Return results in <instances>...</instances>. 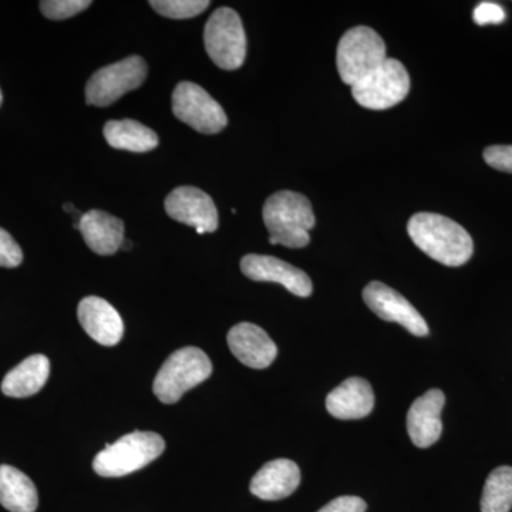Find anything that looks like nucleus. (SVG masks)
<instances>
[{
    "instance_id": "obj_1",
    "label": "nucleus",
    "mask_w": 512,
    "mask_h": 512,
    "mask_svg": "<svg viewBox=\"0 0 512 512\" xmlns=\"http://www.w3.org/2000/svg\"><path fill=\"white\" fill-rule=\"evenodd\" d=\"M407 231L416 247L440 264L461 266L473 256V238L444 215L420 212L410 218Z\"/></svg>"
},
{
    "instance_id": "obj_2",
    "label": "nucleus",
    "mask_w": 512,
    "mask_h": 512,
    "mask_svg": "<svg viewBox=\"0 0 512 512\" xmlns=\"http://www.w3.org/2000/svg\"><path fill=\"white\" fill-rule=\"evenodd\" d=\"M262 217L272 245L303 248L311 242L309 231L315 227L312 205L305 195L279 191L266 200Z\"/></svg>"
},
{
    "instance_id": "obj_3",
    "label": "nucleus",
    "mask_w": 512,
    "mask_h": 512,
    "mask_svg": "<svg viewBox=\"0 0 512 512\" xmlns=\"http://www.w3.org/2000/svg\"><path fill=\"white\" fill-rule=\"evenodd\" d=\"M165 441L153 431H134L97 454L93 468L100 477H124L153 463L163 454Z\"/></svg>"
},
{
    "instance_id": "obj_4",
    "label": "nucleus",
    "mask_w": 512,
    "mask_h": 512,
    "mask_svg": "<svg viewBox=\"0 0 512 512\" xmlns=\"http://www.w3.org/2000/svg\"><path fill=\"white\" fill-rule=\"evenodd\" d=\"M212 363L198 348L178 349L165 360L154 380V394L164 404L177 403L185 392L208 379Z\"/></svg>"
},
{
    "instance_id": "obj_5",
    "label": "nucleus",
    "mask_w": 512,
    "mask_h": 512,
    "mask_svg": "<svg viewBox=\"0 0 512 512\" xmlns=\"http://www.w3.org/2000/svg\"><path fill=\"white\" fill-rule=\"evenodd\" d=\"M386 59L384 40L367 26L349 29L340 39L336 53L340 79L349 86L372 73Z\"/></svg>"
},
{
    "instance_id": "obj_6",
    "label": "nucleus",
    "mask_w": 512,
    "mask_h": 512,
    "mask_svg": "<svg viewBox=\"0 0 512 512\" xmlns=\"http://www.w3.org/2000/svg\"><path fill=\"white\" fill-rule=\"evenodd\" d=\"M204 43L212 62L224 70H237L247 57V36L237 12L220 8L204 29Z\"/></svg>"
},
{
    "instance_id": "obj_7",
    "label": "nucleus",
    "mask_w": 512,
    "mask_h": 512,
    "mask_svg": "<svg viewBox=\"0 0 512 512\" xmlns=\"http://www.w3.org/2000/svg\"><path fill=\"white\" fill-rule=\"evenodd\" d=\"M410 76L399 60H386L352 86L353 99L369 110H387L406 99Z\"/></svg>"
},
{
    "instance_id": "obj_8",
    "label": "nucleus",
    "mask_w": 512,
    "mask_h": 512,
    "mask_svg": "<svg viewBox=\"0 0 512 512\" xmlns=\"http://www.w3.org/2000/svg\"><path fill=\"white\" fill-rule=\"evenodd\" d=\"M143 57L130 56L97 70L86 86V103L94 107H109L128 92L138 89L147 77Z\"/></svg>"
},
{
    "instance_id": "obj_9",
    "label": "nucleus",
    "mask_w": 512,
    "mask_h": 512,
    "mask_svg": "<svg viewBox=\"0 0 512 512\" xmlns=\"http://www.w3.org/2000/svg\"><path fill=\"white\" fill-rule=\"evenodd\" d=\"M173 113L178 120L202 134L221 133L228 124L221 104L207 90L191 82H181L175 87Z\"/></svg>"
},
{
    "instance_id": "obj_10",
    "label": "nucleus",
    "mask_w": 512,
    "mask_h": 512,
    "mask_svg": "<svg viewBox=\"0 0 512 512\" xmlns=\"http://www.w3.org/2000/svg\"><path fill=\"white\" fill-rule=\"evenodd\" d=\"M363 299L380 319L399 323L404 329L419 338L429 335V325L423 316L412 303L390 286L384 285L382 282H370L363 289Z\"/></svg>"
},
{
    "instance_id": "obj_11",
    "label": "nucleus",
    "mask_w": 512,
    "mask_h": 512,
    "mask_svg": "<svg viewBox=\"0 0 512 512\" xmlns=\"http://www.w3.org/2000/svg\"><path fill=\"white\" fill-rule=\"evenodd\" d=\"M168 217L190 225L198 234L218 229V210L207 192L197 187H178L165 198Z\"/></svg>"
},
{
    "instance_id": "obj_12",
    "label": "nucleus",
    "mask_w": 512,
    "mask_h": 512,
    "mask_svg": "<svg viewBox=\"0 0 512 512\" xmlns=\"http://www.w3.org/2000/svg\"><path fill=\"white\" fill-rule=\"evenodd\" d=\"M242 274L256 282H275L293 295L308 298L312 295V281L305 272L288 262L269 255H245L241 261Z\"/></svg>"
},
{
    "instance_id": "obj_13",
    "label": "nucleus",
    "mask_w": 512,
    "mask_h": 512,
    "mask_svg": "<svg viewBox=\"0 0 512 512\" xmlns=\"http://www.w3.org/2000/svg\"><path fill=\"white\" fill-rule=\"evenodd\" d=\"M227 340L232 355L251 369H266L278 355L274 340L254 323H238L229 330Z\"/></svg>"
},
{
    "instance_id": "obj_14",
    "label": "nucleus",
    "mask_w": 512,
    "mask_h": 512,
    "mask_svg": "<svg viewBox=\"0 0 512 512\" xmlns=\"http://www.w3.org/2000/svg\"><path fill=\"white\" fill-rule=\"evenodd\" d=\"M446 396L439 389H431L419 397L407 413V431L414 446L427 448L436 444L443 431L441 412Z\"/></svg>"
},
{
    "instance_id": "obj_15",
    "label": "nucleus",
    "mask_w": 512,
    "mask_h": 512,
    "mask_svg": "<svg viewBox=\"0 0 512 512\" xmlns=\"http://www.w3.org/2000/svg\"><path fill=\"white\" fill-rule=\"evenodd\" d=\"M77 318L87 335L100 345L116 346L124 335L120 313L99 296H87L79 303Z\"/></svg>"
},
{
    "instance_id": "obj_16",
    "label": "nucleus",
    "mask_w": 512,
    "mask_h": 512,
    "mask_svg": "<svg viewBox=\"0 0 512 512\" xmlns=\"http://www.w3.org/2000/svg\"><path fill=\"white\" fill-rule=\"evenodd\" d=\"M375 407L372 386L362 377H350L326 397V409L339 420H357L369 416Z\"/></svg>"
},
{
    "instance_id": "obj_17",
    "label": "nucleus",
    "mask_w": 512,
    "mask_h": 512,
    "mask_svg": "<svg viewBox=\"0 0 512 512\" xmlns=\"http://www.w3.org/2000/svg\"><path fill=\"white\" fill-rule=\"evenodd\" d=\"M301 484V470L292 460H279L266 463L249 484L255 497L265 501L284 500L298 490Z\"/></svg>"
},
{
    "instance_id": "obj_18",
    "label": "nucleus",
    "mask_w": 512,
    "mask_h": 512,
    "mask_svg": "<svg viewBox=\"0 0 512 512\" xmlns=\"http://www.w3.org/2000/svg\"><path fill=\"white\" fill-rule=\"evenodd\" d=\"M79 231L82 232L87 247L97 255L116 254L124 242V222L100 210L83 214Z\"/></svg>"
},
{
    "instance_id": "obj_19",
    "label": "nucleus",
    "mask_w": 512,
    "mask_h": 512,
    "mask_svg": "<svg viewBox=\"0 0 512 512\" xmlns=\"http://www.w3.org/2000/svg\"><path fill=\"white\" fill-rule=\"evenodd\" d=\"M50 375V362L45 355H33L10 370L2 382V392L8 397L25 399L39 393Z\"/></svg>"
},
{
    "instance_id": "obj_20",
    "label": "nucleus",
    "mask_w": 512,
    "mask_h": 512,
    "mask_svg": "<svg viewBox=\"0 0 512 512\" xmlns=\"http://www.w3.org/2000/svg\"><path fill=\"white\" fill-rule=\"evenodd\" d=\"M0 504L10 512H35L39 495L33 481L12 466H0Z\"/></svg>"
},
{
    "instance_id": "obj_21",
    "label": "nucleus",
    "mask_w": 512,
    "mask_h": 512,
    "mask_svg": "<svg viewBox=\"0 0 512 512\" xmlns=\"http://www.w3.org/2000/svg\"><path fill=\"white\" fill-rule=\"evenodd\" d=\"M104 138L110 147L131 153H148L158 146L156 131L136 120H111L104 126Z\"/></svg>"
},
{
    "instance_id": "obj_22",
    "label": "nucleus",
    "mask_w": 512,
    "mask_h": 512,
    "mask_svg": "<svg viewBox=\"0 0 512 512\" xmlns=\"http://www.w3.org/2000/svg\"><path fill=\"white\" fill-rule=\"evenodd\" d=\"M512 510V467L503 466L491 471L485 481L481 512H510Z\"/></svg>"
},
{
    "instance_id": "obj_23",
    "label": "nucleus",
    "mask_w": 512,
    "mask_h": 512,
    "mask_svg": "<svg viewBox=\"0 0 512 512\" xmlns=\"http://www.w3.org/2000/svg\"><path fill=\"white\" fill-rule=\"evenodd\" d=\"M150 5L160 15L170 19H191L208 9V0H151Z\"/></svg>"
},
{
    "instance_id": "obj_24",
    "label": "nucleus",
    "mask_w": 512,
    "mask_h": 512,
    "mask_svg": "<svg viewBox=\"0 0 512 512\" xmlns=\"http://www.w3.org/2000/svg\"><path fill=\"white\" fill-rule=\"evenodd\" d=\"M89 6H92L89 0H43L40 2V10L50 20L73 18Z\"/></svg>"
},
{
    "instance_id": "obj_25",
    "label": "nucleus",
    "mask_w": 512,
    "mask_h": 512,
    "mask_svg": "<svg viewBox=\"0 0 512 512\" xmlns=\"http://www.w3.org/2000/svg\"><path fill=\"white\" fill-rule=\"evenodd\" d=\"M22 262V248L8 231L0 228V268H18Z\"/></svg>"
},
{
    "instance_id": "obj_26",
    "label": "nucleus",
    "mask_w": 512,
    "mask_h": 512,
    "mask_svg": "<svg viewBox=\"0 0 512 512\" xmlns=\"http://www.w3.org/2000/svg\"><path fill=\"white\" fill-rule=\"evenodd\" d=\"M485 163L495 170L512 174V146H491L484 150Z\"/></svg>"
},
{
    "instance_id": "obj_27",
    "label": "nucleus",
    "mask_w": 512,
    "mask_h": 512,
    "mask_svg": "<svg viewBox=\"0 0 512 512\" xmlns=\"http://www.w3.org/2000/svg\"><path fill=\"white\" fill-rule=\"evenodd\" d=\"M473 19L480 26L500 25L505 20V10L498 3L483 2L474 9Z\"/></svg>"
},
{
    "instance_id": "obj_28",
    "label": "nucleus",
    "mask_w": 512,
    "mask_h": 512,
    "mask_svg": "<svg viewBox=\"0 0 512 512\" xmlns=\"http://www.w3.org/2000/svg\"><path fill=\"white\" fill-rule=\"evenodd\" d=\"M367 505L362 498L353 497V495H343L335 498L325 507L320 508L318 512H366Z\"/></svg>"
},
{
    "instance_id": "obj_29",
    "label": "nucleus",
    "mask_w": 512,
    "mask_h": 512,
    "mask_svg": "<svg viewBox=\"0 0 512 512\" xmlns=\"http://www.w3.org/2000/svg\"><path fill=\"white\" fill-rule=\"evenodd\" d=\"M131 247H133V244H131L130 241H126V239H124V242H123V245H121V248L123 249H131Z\"/></svg>"
},
{
    "instance_id": "obj_30",
    "label": "nucleus",
    "mask_w": 512,
    "mask_h": 512,
    "mask_svg": "<svg viewBox=\"0 0 512 512\" xmlns=\"http://www.w3.org/2000/svg\"><path fill=\"white\" fill-rule=\"evenodd\" d=\"M2 103H3V94H2V90H0V106H2Z\"/></svg>"
}]
</instances>
